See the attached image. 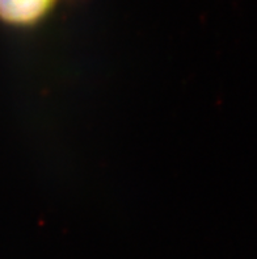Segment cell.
<instances>
[{"label": "cell", "mask_w": 257, "mask_h": 259, "mask_svg": "<svg viewBox=\"0 0 257 259\" xmlns=\"http://www.w3.org/2000/svg\"><path fill=\"white\" fill-rule=\"evenodd\" d=\"M61 0H0V24L10 29H36L53 16Z\"/></svg>", "instance_id": "6da1fadb"}]
</instances>
